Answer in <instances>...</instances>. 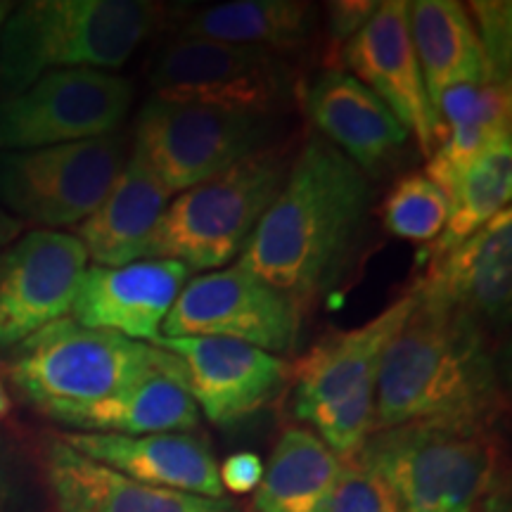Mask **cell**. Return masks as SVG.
Returning a JSON list of instances; mask_svg holds the SVG:
<instances>
[{
    "instance_id": "26",
    "label": "cell",
    "mask_w": 512,
    "mask_h": 512,
    "mask_svg": "<svg viewBox=\"0 0 512 512\" xmlns=\"http://www.w3.org/2000/svg\"><path fill=\"white\" fill-rule=\"evenodd\" d=\"M512 195V145L503 143L479 157L460 176L448 195V219L441 235L418 252V264L451 252L460 242L475 235L494 216L510 209Z\"/></svg>"
},
{
    "instance_id": "37",
    "label": "cell",
    "mask_w": 512,
    "mask_h": 512,
    "mask_svg": "<svg viewBox=\"0 0 512 512\" xmlns=\"http://www.w3.org/2000/svg\"><path fill=\"white\" fill-rule=\"evenodd\" d=\"M12 12V3H5V0H0V31H3V24L8 15Z\"/></svg>"
},
{
    "instance_id": "24",
    "label": "cell",
    "mask_w": 512,
    "mask_h": 512,
    "mask_svg": "<svg viewBox=\"0 0 512 512\" xmlns=\"http://www.w3.org/2000/svg\"><path fill=\"white\" fill-rule=\"evenodd\" d=\"M316 10L302 0H233L195 12L183 24V38L261 48L278 55L309 41Z\"/></svg>"
},
{
    "instance_id": "16",
    "label": "cell",
    "mask_w": 512,
    "mask_h": 512,
    "mask_svg": "<svg viewBox=\"0 0 512 512\" xmlns=\"http://www.w3.org/2000/svg\"><path fill=\"white\" fill-rule=\"evenodd\" d=\"M415 302H418V290L413 285L368 323L344 332H332L313 344L290 366L294 415L306 420V415L325 403L339 401L375 384L384 351L411 316Z\"/></svg>"
},
{
    "instance_id": "7",
    "label": "cell",
    "mask_w": 512,
    "mask_h": 512,
    "mask_svg": "<svg viewBox=\"0 0 512 512\" xmlns=\"http://www.w3.org/2000/svg\"><path fill=\"white\" fill-rule=\"evenodd\" d=\"M121 133L38 150L0 152V207L41 230L79 226L126 164Z\"/></svg>"
},
{
    "instance_id": "23",
    "label": "cell",
    "mask_w": 512,
    "mask_h": 512,
    "mask_svg": "<svg viewBox=\"0 0 512 512\" xmlns=\"http://www.w3.org/2000/svg\"><path fill=\"white\" fill-rule=\"evenodd\" d=\"M411 38L430 102L460 83H491L470 12L456 0L408 3Z\"/></svg>"
},
{
    "instance_id": "25",
    "label": "cell",
    "mask_w": 512,
    "mask_h": 512,
    "mask_svg": "<svg viewBox=\"0 0 512 512\" xmlns=\"http://www.w3.org/2000/svg\"><path fill=\"white\" fill-rule=\"evenodd\" d=\"M339 460L311 430L280 434L254 494L256 512H323L339 475Z\"/></svg>"
},
{
    "instance_id": "36",
    "label": "cell",
    "mask_w": 512,
    "mask_h": 512,
    "mask_svg": "<svg viewBox=\"0 0 512 512\" xmlns=\"http://www.w3.org/2000/svg\"><path fill=\"white\" fill-rule=\"evenodd\" d=\"M5 501H8V482H5L3 467H0V512L5 508Z\"/></svg>"
},
{
    "instance_id": "13",
    "label": "cell",
    "mask_w": 512,
    "mask_h": 512,
    "mask_svg": "<svg viewBox=\"0 0 512 512\" xmlns=\"http://www.w3.org/2000/svg\"><path fill=\"white\" fill-rule=\"evenodd\" d=\"M155 347L181 361L185 387L214 425H235L266 406L290 380V363L223 337H159Z\"/></svg>"
},
{
    "instance_id": "3",
    "label": "cell",
    "mask_w": 512,
    "mask_h": 512,
    "mask_svg": "<svg viewBox=\"0 0 512 512\" xmlns=\"http://www.w3.org/2000/svg\"><path fill=\"white\" fill-rule=\"evenodd\" d=\"M164 8L147 0H31L0 31V91L22 93L57 69H117L155 31Z\"/></svg>"
},
{
    "instance_id": "20",
    "label": "cell",
    "mask_w": 512,
    "mask_h": 512,
    "mask_svg": "<svg viewBox=\"0 0 512 512\" xmlns=\"http://www.w3.org/2000/svg\"><path fill=\"white\" fill-rule=\"evenodd\" d=\"M306 107L318 136L337 147L366 176L389 164L411 138L392 110L344 69L320 74Z\"/></svg>"
},
{
    "instance_id": "18",
    "label": "cell",
    "mask_w": 512,
    "mask_h": 512,
    "mask_svg": "<svg viewBox=\"0 0 512 512\" xmlns=\"http://www.w3.org/2000/svg\"><path fill=\"white\" fill-rule=\"evenodd\" d=\"M43 470L60 512H238L230 498H204L157 489L81 456L60 437L50 439Z\"/></svg>"
},
{
    "instance_id": "32",
    "label": "cell",
    "mask_w": 512,
    "mask_h": 512,
    "mask_svg": "<svg viewBox=\"0 0 512 512\" xmlns=\"http://www.w3.org/2000/svg\"><path fill=\"white\" fill-rule=\"evenodd\" d=\"M377 5L380 3H368V0H339V3L328 5V29L332 41L347 43L351 36H356L358 31L366 27V22L375 15Z\"/></svg>"
},
{
    "instance_id": "2",
    "label": "cell",
    "mask_w": 512,
    "mask_h": 512,
    "mask_svg": "<svg viewBox=\"0 0 512 512\" xmlns=\"http://www.w3.org/2000/svg\"><path fill=\"white\" fill-rule=\"evenodd\" d=\"M384 351L375 382V432L415 422L491 427L503 384L486 325L422 292Z\"/></svg>"
},
{
    "instance_id": "11",
    "label": "cell",
    "mask_w": 512,
    "mask_h": 512,
    "mask_svg": "<svg viewBox=\"0 0 512 512\" xmlns=\"http://www.w3.org/2000/svg\"><path fill=\"white\" fill-rule=\"evenodd\" d=\"M302 318L285 294L233 264L185 283L162 337H223L280 356L297 344Z\"/></svg>"
},
{
    "instance_id": "5",
    "label": "cell",
    "mask_w": 512,
    "mask_h": 512,
    "mask_svg": "<svg viewBox=\"0 0 512 512\" xmlns=\"http://www.w3.org/2000/svg\"><path fill=\"white\" fill-rule=\"evenodd\" d=\"M174 361L155 344L83 328L67 316L12 349L8 375L24 399L53 418L110 399Z\"/></svg>"
},
{
    "instance_id": "19",
    "label": "cell",
    "mask_w": 512,
    "mask_h": 512,
    "mask_svg": "<svg viewBox=\"0 0 512 512\" xmlns=\"http://www.w3.org/2000/svg\"><path fill=\"white\" fill-rule=\"evenodd\" d=\"M415 285L486 328L503 323L512 302V211H501L451 252L427 261Z\"/></svg>"
},
{
    "instance_id": "35",
    "label": "cell",
    "mask_w": 512,
    "mask_h": 512,
    "mask_svg": "<svg viewBox=\"0 0 512 512\" xmlns=\"http://www.w3.org/2000/svg\"><path fill=\"white\" fill-rule=\"evenodd\" d=\"M8 411H10V396H8V389H5L3 380H0V418H3V415H8Z\"/></svg>"
},
{
    "instance_id": "14",
    "label": "cell",
    "mask_w": 512,
    "mask_h": 512,
    "mask_svg": "<svg viewBox=\"0 0 512 512\" xmlns=\"http://www.w3.org/2000/svg\"><path fill=\"white\" fill-rule=\"evenodd\" d=\"M349 74L392 110L425 157L437 147L432 102L411 38L406 0H384L342 48Z\"/></svg>"
},
{
    "instance_id": "6",
    "label": "cell",
    "mask_w": 512,
    "mask_h": 512,
    "mask_svg": "<svg viewBox=\"0 0 512 512\" xmlns=\"http://www.w3.org/2000/svg\"><path fill=\"white\" fill-rule=\"evenodd\" d=\"M363 456L387 479L403 512H472L501 489V446L491 427H389L370 434Z\"/></svg>"
},
{
    "instance_id": "17",
    "label": "cell",
    "mask_w": 512,
    "mask_h": 512,
    "mask_svg": "<svg viewBox=\"0 0 512 512\" xmlns=\"http://www.w3.org/2000/svg\"><path fill=\"white\" fill-rule=\"evenodd\" d=\"M60 439L81 456L98 460L147 486L204 498H226L219 479V463L207 441L197 434L164 432L126 437L67 432L60 434Z\"/></svg>"
},
{
    "instance_id": "10",
    "label": "cell",
    "mask_w": 512,
    "mask_h": 512,
    "mask_svg": "<svg viewBox=\"0 0 512 512\" xmlns=\"http://www.w3.org/2000/svg\"><path fill=\"white\" fill-rule=\"evenodd\" d=\"M133 86L100 69H57L0 100V152L38 150L117 133Z\"/></svg>"
},
{
    "instance_id": "27",
    "label": "cell",
    "mask_w": 512,
    "mask_h": 512,
    "mask_svg": "<svg viewBox=\"0 0 512 512\" xmlns=\"http://www.w3.org/2000/svg\"><path fill=\"white\" fill-rule=\"evenodd\" d=\"M448 219V197L425 174H408L394 183L382 202V223L394 238L430 245Z\"/></svg>"
},
{
    "instance_id": "8",
    "label": "cell",
    "mask_w": 512,
    "mask_h": 512,
    "mask_svg": "<svg viewBox=\"0 0 512 512\" xmlns=\"http://www.w3.org/2000/svg\"><path fill=\"white\" fill-rule=\"evenodd\" d=\"M271 136V117L152 98L136 121L140 159L171 195L209 181Z\"/></svg>"
},
{
    "instance_id": "15",
    "label": "cell",
    "mask_w": 512,
    "mask_h": 512,
    "mask_svg": "<svg viewBox=\"0 0 512 512\" xmlns=\"http://www.w3.org/2000/svg\"><path fill=\"white\" fill-rule=\"evenodd\" d=\"M190 271L178 261L138 259L126 266H91L83 273L72 318L131 342L155 344Z\"/></svg>"
},
{
    "instance_id": "31",
    "label": "cell",
    "mask_w": 512,
    "mask_h": 512,
    "mask_svg": "<svg viewBox=\"0 0 512 512\" xmlns=\"http://www.w3.org/2000/svg\"><path fill=\"white\" fill-rule=\"evenodd\" d=\"M264 477V463L252 451H240L219 465V479L223 491L230 494H252Z\"/></svg>"
},
{
    "instance_id": "21",
    "label": "cell",
    "mask_w": 512,
    "mask_h": 512,
    "mask_svg": "<svg viewBox=\"0 0 512 512\" xmlns=\"http://www.w3.org/2000/svg\"><path fill=\"white\" fill-rule=\"evenodd\" d=\"M171 197L150 166L131 150L112 190L72 235L95 266L133 264L147 256L152 233Z\"/></svg>"
},
{
    "instance_id": "29",
    "label": "cell",
    "mask_w": 512,
    "mask_h": 512,
    "mask_svg": "<svg viewBox=\"0 0 512 512\" xmlns=\"http://www.w3.org/2000/svg\"><path fill=\"white\" fill-rule=\"evenodd\" d=\"M323 512H403L399 496L361 453L342 460Z\"/></svg>"
},
{
    "instance_id": "30",
    "label": "cell",
    "mask_w": 512,
    "mask_h": 512,
    "mask_svg": "<svg viewBox=\"0 0 512 512\" xmlns=\"http://www.w3.org/2000/svg\"><path fill=\"white\" fill-rule=\"evenodd\" d=\"M467 12L482 43L491 83H510L512 5L508 0H479L467 5Z\"/></svg>"
},
{
    "instance_id": "34",
    "label": "cell",
    "mask_w": 512,
    "mask_h": 512,
    "mask_svg": "<svg viewBox=\"0 0 512 512\" xmlns=\"http://www.w3.org/2000/svg\"><path fill=\"white\" fill-rule=\"evenodd\" d=\"M472 512H510V501L503 494V489H496L494 494L486 496Z\"/></svg>"
},
{
    "instance_id": "12",
    "label": "cell",
    "mask_w": 512,
    "mask_h": 512,
    "mask_svg": "<svg viewBox=\"0 0 512 512\" xmlns=\"http://www.w3.org/2000/svg\"><path fill=\"white\" fill-rule=\"evenodd\" d=\"M88 254L72 233L29 230L0 254V351L72 313Z\"/></svg>"
},
{
    "instance_id": "4",
    "label": "cell",
    "mask_w": 512,
    "mask_h": 512,
    "mask_svg": "<svg viewBox=\"0 0 512 512\" xmlns=\"http://www.w3.org/2000/svg\"><path fill=\"white\" fill-rule=\"evenodd\" d=\"M290 159L264 147L209 181L178 192L159 219L145 259H169L188 271L226 268L252 238L283 188Z\"/></svg>"
},
{
    "instance_id": "22",
    "label": "cell",
    "mask_w": 512,
    "mask_h": 512,
    "mask_svg": "<svg viewBox=\"0 0 512 512\" xmlns=\"http://www.w3.org/2000/svg\"><path fill=\"white\" fill-rule=\"evenodd\" d=\"M53 420L74 427L76 432L140 437V434L192 432L200 422V408L185 387L181 361L176 358L171 366L145 375L124 392L91 406L62 411L53 415Z\"/></svg>"
},
{
    "instance_id": "1",
    "label": "cell",
    "mask_w": 512,
    "mask_h": 512,
    "mask_svg": "<svg viewBox=\"0 0 512 512\" xmlns=\"http://www.w3.org/2000/svg\"><path fill=\"white\" fill-rule=\"evenodd\" d=\"M370 181L318 133L292 159L238 266L306 316L342 278L370 207Z\"/></svg>"
},
{
    "instance_id": "28",
    "label": "cell",
    "mask_w": 512,
    "mask_h": 512,
    "mask_svg": "<svg viewBox=\"0 0 512 512\" xmlns=\"http://www.w3.org/2000/svg\"><path fill=\"white\" fill-rule=\"evenodd\" d=\"M306 422H311L313 430L318 432L316 437L339 460L354 458L375 432V384L339 401L325 403L306 415Z\"/></svg>"
},
{
    "instance_id": "9",
    "label": "cell",
    "mask_w": 512,
    "mask_h": 512,
    "mask_svg": "<svg viewBox=\"0 0 512 512\" xmlns=\"http://www.w3.org/2000/svg\"><path fill=\"white\" fill-rule=\"evenodd\" d=\"M157 100L271 117L292 93V69L261 48L178 38L150 72Z\"/></svg>"
},
{
    "instance_id": "33",
    "label": "cell",
    "mask_w": 512,
    "mask_h": 512,
    "mask_svg": "<svg viewBox=\"0 0 512 512\" xmlns=\"http://www.w3.org/2000/svg\"><path fill=\"white\" fill-rule=\"evenodd\" d=\"M24 228H27V223H22L17 216H12L10 211L0 207V254L24 233Z\"/></svg>"
}]
</instances>
